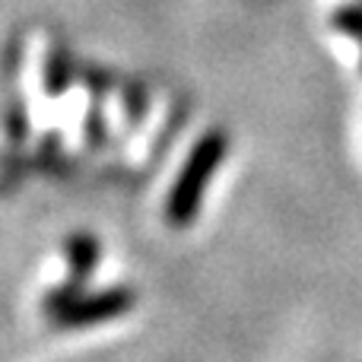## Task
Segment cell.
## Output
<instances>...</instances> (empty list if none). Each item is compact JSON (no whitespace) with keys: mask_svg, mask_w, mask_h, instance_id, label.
<instances>
[{"mask_svg":"<svg viewBox=\"0 0 362 362\" xmlns=\"http://www.w3.org/2000/svg\"><path fill=\"white\" fill-rule=\"evenodd\" d=\"M226 153H229V140H226L223 131H206L194 144V150L187 153L185 165H181L175 185L169 191V200H165V219H169V226L187 229L197 219V210L206 197V187H210L216 169L223 165Z\"/></svg>","mask_w":362,"mask_h":362,"instance_id":"obj_1","label":"cell"},{"mask_svg":"<svg viewBox=\"0 0 362 362\" xmlns=\"http://www.w3.org/2000/svg\"><path fill=\"white\" fill-rule=\"evenodd\" d=\"M137 305V293L131 286H112L102 289V293L93 296H80L67 312H61L54 318L57 327H93V325H105V321H115L121 315H127Z\"/></svg>","mask_w":362,"mask_h":362,"instance_id":"obj_2","label":"cell"},{"mask_svg":"<svg viewBox=\"0 0 362 362\" xmlns=\"http://www.w3.org/2000/svg\"><path fill=\"white\" fill-rule=\"evenodd\" d=\"M64 251H67V264H70V283H76V286H86V280L93 276L95 264H99L102 257V245L95 235H89V232H76V235L67 238V245H64Z\"/></svg>","mask_w":362,"mask_h":362,"instance_id":"obj_3","label":"cell"},{"mask_svg":"<svg viewBox=\"0 0 362 362\" xmlns=\"http://www.w3.org/2000/svg\"><path fill=\"white\" fill-rule=\"evenodd\" d=\"M67 80H70L67 54H64V51H51L48 64H45V93H48V95H61L64 89H67Z\"/></svg>","mask_w":362,"mask_h":362,"instance_id":"obj_4","label":"cell"},{"mask_svg":"<svg viewBox=\"0 0 362 362\" xmlns=\"http://www.w3.org/2000/svg\"><path fill=\"white\" fill-rule=\"evenodd\" d=\"M6 127H10L13 140H23L29 134V118L23 115V105H13L10 108V118H6Z\"/></svg>","mask_w":362,"mask_h":362,"instance_id":"obj_5","label":"cell"}]
</instances>
